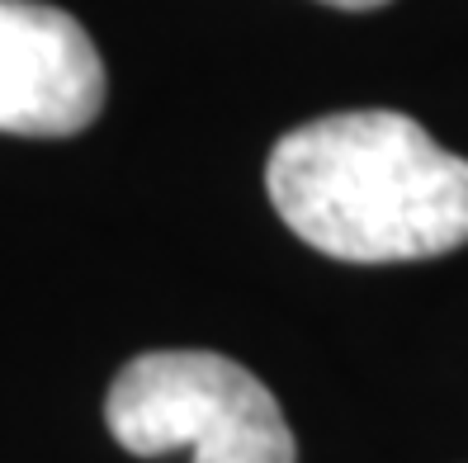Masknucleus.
Segmentation results:
<instances>
[{"label": "nucleus", "mask_w": 468, "mask_h": 463, "mask_svg": "<svg viewBox=\"0 0 468 463\" xmlns=\"http://www.w3.org/2000/svg\"><path fill=\"white\" fill-rule=\"evenodd\" d=\"M104 109V62L80 24L38 0H0V132L71 138Z\"/></svg>", "instance_id": "obj_3"}, {"label": "nucleus", "mask_w": 468, "mask_h": 463, "mask_svg": "<svg viewBox=\"0 0 468 463\" xmlns=\"http://www.w3.org/2000/svg\"><path fill=\"white\" fill-rule=\"evenodd\" d=\"M265 195L293 237L350 265L431 260L468 241V161L393 109L284 132L265 161Z\"/></svg>", "instance_id": "obj_1"}, {"label": "nucleus", "mask_w": 468, "mask_h": 463, "mask_svg": "<svg viewBox=\"0 0 468 463\" xmlns=\"http://www.w3.org/2000/svg\"><path fill=\"white\" fill-rule=\"evenodd\" d=\"M104 421L137 458L185 449L195 463H298L274 393L213 350H147L128 360L109 384Z\"/></svg>", "instance_id": "obj_2"}, {"label": "nucleus", "mask_w": 468, "mask_h": 463, "mask_svg": "<svg viewBox=\"0 0 468 463\" xmlns=\"http://www.w3.org/2000/svg\"><path fill=\"white\" fill-rule=\"evenodd\" d=\"M322 5H336V10H374V5H388V0H322Z\"/></svg>", "instance_id": "obj_4"}]
</instances>
